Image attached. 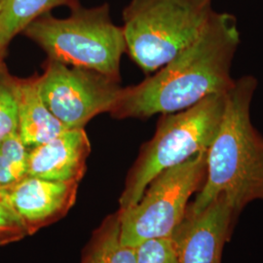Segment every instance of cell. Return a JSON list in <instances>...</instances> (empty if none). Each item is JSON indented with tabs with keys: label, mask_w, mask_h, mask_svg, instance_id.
Returning <instances> with one entry per match:
<instances>
[{
	"label": "cell",
	"mask_w": 263,
	"mask_h": 263,
	"mask_svg": "<svg viewBox=\"0 0 263 263\" xmlns=\"http://www.w3.org/2000/svg\"><path fill=\"white\" fill-rule=\"evenodd\" d=\"M82 263H137V247L121 242L119 212L107 216L95 231Z\"/></svg>",
	"instance_id": "cell-13"
},
{
	"label": "cell",
	"mask_w": 263,
	"mask_h": 263,
	"mask_svg": "<svg viewBox=\"0 0 263 263\" xmlns=\"http://www.w3.org/2000/svg\"><path fill=\"white\" fill-rule=\"evenodd\" d=\"M78 185L26 176L0 191L30 236L66 216L76 204Z\"/></svg>",
	"instance_id": "cell-9"
},
{
	"label": "cell",
	"mask_w": 263,
	"mask_h": 263,
	"mask_svg": "<svg viewBox=\"0 0 263 263\" xmlns=\"http://www.w3.org/2000/svg\"><path fill=\"white\" fill-rule=\"evenodd\" d=\"M237 216L223 196L216 198L199 213L187 209L171 236L179 262L221 263L222 251Z\"/></svg>",
	"instance_id": "cell-8"
},
{
	"label": "cell",
	"mask_w": 263,
	"mask_h": 263,
	"mask_svg": "<svg viewBox=\"0 0 263 263\" xmlns=\"http://www.w3.org/2000/svg\"><path fill=\"white\" fill-rule=\"evenodd\" d=\"M90 153L91 142L84 129H68L51 141L28 148V176L79 183Z\"/></svg>",
	"instance_id": "cell-10"
},
{
	"label": "cell",
	"mask_w": 263,
	"mask_h": 263,
	"mask_svg": "<svg viewBox=\"0 0 263 263\" xmlns=\"http://www.w3.org/2000/svg\"><path fill=\"white\" fill-rule=\"evenodd\" d=\"M215 12L213 0H131L123 11L126 52L153 73L191 45Z\"/></svg>",
	"instance_id": "cell-4"
},
{
	"label": "cell",
	"mask_w": 263,
	"mask_h": 263,
	"mask_svg": "<svg viewBox=\"0 0 263 263\" xmlns=\"http://www.w3.org/2000/svg\"><path fill=\"white\" fill-rule=\"evenodd\" d=\"M39 88L50 111L67 129H84L97 115L111 112L123 89L117 79L52 60L39 76Z\"/></svg>",
	"instance_id": "cell-7"
},
{
	"label": "cell",
	"mask_w": 263,
	"mask_h": 263,
	"mask_svg": "<svg viewBox=\"0 0 263 263\" xmlns=\"http://www.w3.org/2000/svg\"><path fill=\"white\" fill-rule=\"evenodd\" d=\"M257 80L236 79L226 95V108L216 137L207 152L205 181L188 205L199 213L223 196L237 215L248 204L263 200V137L251 118Z\"/></svg>",
	"instance_id": "cell-2"
},
{
	"label": "cell",
	"mask_w": 263,
	"mask_h": 263,
	"mask_svg": "<svg viewBox=\"0 0 263 263\" xmlns=\"http://www.w3.org/2000/svg\"><path fill=\"white\" fill-rule=\"evenodd\" d=\"M226 95H213L187 109L162 114L154 136L143 144L129 172L119 210L137 204L160 173L209 149L221 123Z\"/></svg>",
	"instance_id": "cell-5"
},
{
	"label": "cell",
	"mask_w": 263,
	"mask_h": 263,
	"mask_svg": "<svg viewBox=\"0 0 263 263\" xmlns=\"http://www.w3.org/2000/svg\"><path fill=\"white\" fill-rule=\"evenodd\" d=\"M137 263H179L172 238L151 239L137 246Z\"/></svg>",
	"instance_id": "cell-16"
},
{
	"label": "cell",
	"mask_w": 263,
	"mask_h": 263,
	"mask_svg": "<svg viewBox=\"0 0 263 263\" xmlns=\"http://www.w3.org/2000/svg\"><path fill=\"white\" fill-rule=\"evenodd\" d=\"M28 148L16 132L0 141V188L28 176Z\"/></svg>",
	"instance_id": "cell-14"
},
{
	"label": "cell",
	"mask_w": 263,
	"mask_h": 263,
	"mask_svg": "<svg viewBox=\"0 0 263 263\" xmlns=\"http://www.w3.org/2000/svg\"><path fill=\"white\" fill-rule=\"evenodd\" d=\"M79 6L78 0H0V51L4 53L10 41L29 24L51 10Z\"/></svg>",
	"instance_id": "cell-12"
},
{
	"label": "cell",
	"mask_w": 263,
	"mask_h": 263,
	"mask_svg": "<svg viewBox=\"0 0 263 263\" xmlns=\"http://www.w3.org/2000/svg\"><path fill=\"white\" fill-rule=\"evenodd\" d=\"M241 35L235 16L215 12L201 35L142 82L123 88L110 114L146 119L178 112L233 86L231 69Z\"/></svg>",
	"instance_id": "cell-1"
},
{
	"label": "cell",
	"mask_w": 263,
	"mask_h": 263,
	"mask_svg": "<svg viewBox=\"0 0 263 263\" xmlns=\"http://www.w3.org/2000/svg\"><path fill=\"white\" fill-rule=\"evenodd\" d=\"M18 132V105L14 78L0 65V141Z\"/></svg>",
	"instance_id": "cell-15"
},
{
	"label": "cell",
	"mask_w": 263,
	"mask_h": 263,
	"mask_svg": "<svg viewBox=\"0 0 263 263\" xmlns=\"http://www.w3.org/2000/svg\"><path fill=\"white\" fill-rule=\"evenodd\" d=\"M2 56H3V53H1V51H0V65H1V59H2Z\"/></svg>",
	"instance_id": "cell-18"
},
{
	"label": "cell",
	"mask_w": 263,
	"mask_h": 263,
	"mask_svg": "<svg viewBox=\"0 0 263 263\" xmlns=\"http://www.w3.org/2000/svg\"><path fill=\"white\" fill-rule=\"evenodd\" d=\"M66 18L47 13L23 31L48 55V60L91 69L120 80V63L126 52L122 27L113 23L105 3L94 8L80 5Z\"/></svg>",
	"instance_id": "cell-3"
},
{
	"label": "cell",
	"mask_w": 263,
	"mask_h": 263,
	"mask_svg": "<svg viewBox=\"0 0 263 263\" xmlns=\"http://www.w3.org/2000/svg\"><path fill=\"white\" fill-rule=\"evenodd\" d=\"M18 105V133L28 148L51 141L68 130L50 111L39 88V76L14 79Z\"/></svg>",
	"instance_id": "cell-11"
},
{
	"label": "cell",
	"mask_w": 263,
	"mask_h": 263,
	"mask_svg": "<svg viewBox=\"0 0 263 263\" xmlns=\"http://www.w3.org/2000/svg\"><path fill=\"white\" fill-rule=\"evenodd\" d=\"M27 236L22 220L0 191V247L21 241Z\"/></svg>",
	"instance_id": "cell-17"
},
{
	"label": "cell",
	"mask_w": 263,
	"mask_h": 263,
	"mask_svg": "<svg viewBox=\"0 0 263 263\" xmlns=\"http://www.w3.org/2000/svg\"><path fill=\"white\" fill-rule=\"evenodd\" d=\"M207 152L163 171L151 180L137 204L118 211L123 244L137 247L151 239L172 236L184 218L189 199L205 181Z\"/></svg>",
	"instance_id": "cell-6"
}]
</instances>
